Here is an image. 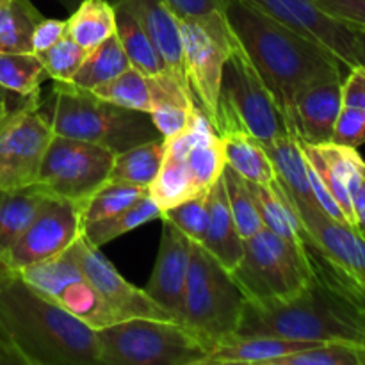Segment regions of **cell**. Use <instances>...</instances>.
<instances>
[{"mask_svg": "<svg viewBox=\"0 0 365 365\" xmlns=\"http://www.w3.org/2000/svg\"><path fill=\"white\" fill-rule=\"evenodd\" d=\"M225 9L235 39L273 95L285 121L292 100L302 89L342 75L344 64L330 50L246 0H227Z\"/></svg>", "mask_w": 365, "mask_h": 365, "instance_id": "1", "label": "cell"}, {"mask_svg": "<svg viewBox=\"0 0 365 365\" xmlns=\"http://www.w3.org/2000/svg\"><path fill=\"white\" fill-rule=\"evenodd\" d=\"M0 341L14 364L98 365L95 330L18 274L0 285Z\"/></svg>", "mask_w": 365, "mask_h": 365, "instance_id": "2", "label": "cell"}, {"mask_svg": "<svg viewBox=\"0 0 365 365\" xmlns=\"http://www.w3.org/2000/svg\"><path fill=\"white\" fill-rule=\"evenodd\" d=\"M364 328L365 310L362 307L314 277L312 284L291 299L245 302L235 335L355 344Z\"/></svg>", "mask_w": 365, "mask_h": 365, "instance_id": "3", "label": "cell"}, {"mask_svg": "<svg viewBox=\"0 0 365 365\" xmlns=\"http://www.w3.org/2000/svg\"><path fill=\"white\" fill-rule=\"evenodd\" d=\"M39 110L53 134L100 145L114 153L163 138L148 113L118 107L71 82H53Z\"/></svg>", "mask_w": 365, "mask_h": 365, "instance_id": "4", "label": "cell"}, {"mask_svg": "<svg viewBox=\"0 0 365 365\" xmlns=\"http://www.w3.org/2000/svg\"><path fill=\"white\" fill-rule=\"evenodd\" d=\"M98 365H203L209 342L175 319L134 317L95 330Z\"/></svg>", "mask_w": 365, "mask_h": 365, "instance_id": "5", "label": "cell"}, {"mask_svg": "<svg viewBox=\"0 0 365 365\" xmlns=\"http://www.w3.org/2000/svg\"><path fill=\"white\" fill-rule=\"evenodd\" d=\"M232 278L246 302H284L298 296L314 282L305 245H294L262 228L245 239V250Z\"/></svg>", "mask_w": 365, "mask_h": 365, "instance_id": "6", "label": "cell"}, {"mask_svg": "<svg viewBox=\"0 0 365 365\" xmlns=\"http://www.w3.org/2000/svg\"><path fill=\"white\" fill-rule=\"evenodd\" d=\"M289 200L302 220L314 277L365 310V239L349 225L331 220L319 207L294 202L291 196Z\"/></svg>", "mask_w": 365, "mask_h": 365, "instance_id": "7", "label": "cell"}, {"mask_svg": "<svg viewBox=\"0 0 365 365\" xmlns=\"http://www.w3.org/2000/svg\"><path fill=\"white\" fill-rule=\"evenodd\" d=\"M214 128L220 135L245 132L260 145L291 132L273 95L239 43L225 59Z\"/></svg>", "mask_w": 365, "mask_h": 365, "instance_id": "8", "label": "cell"}, {"mask_svg": "<svg viewBox=\"0 0 365 365\" xmlns=\"http://www.w3.org/2000/svg\"><path fill=\"white\" fill-rule=\"evenodd\" d=\"M245 302L232 274L192 242L180 323L205 339L212 349L221 341L234 337Z\"/></svg>", "mask_w": 365, "mask_h": 365, "instance_id": "9", "label": "cell"}, {"mask_svg": "<svg viewBox=\"0 0 365 365\" xmlns=\"http://www.w3.org/2000/svg\"><path fill=\"white\" fill-rule=\"evenodd\" d=\"M113 150L88 141L53 134L46 146L36 187L53 198H63L81 209L109 182Z\"/></svg>", "mask_w": 365, "mask_h": 365, "instance_id": "10", "label": "cell"}, {"mask_svg": "<svg viewBox=\"0 0 365 365\" xmlns=\"http://www.w3.org/2000/svg\"><path fill=\"white\" fill-rule=\"evenodd\" d=\"M39 93L0 118V192L36 184L53 130L39 110Z\"/></svg>", "mask_w": 365, "mask_h": 365, "instance_id": "11", "label": "cell"}, {"mask_svg": "<svg viewBox=\"0 0 365 365\" xmlns=\"http://www.w3.org/2000/svg\"><path fill=\"white\" fill-rule=\"evenodd\" d=\"M16 274L46 299L88 324L91 330H100L118 323L81 269L73 245L66 252L45 262L24 267Z\"/></svg>", "mask_w": 365, "mask_h": 365, "instance_id": "12", "label": "cell"}, {"mask_svg": "<svg viewBox=\"0 0 365 365\" xmlns=\"http://www.w3.org/2000/svg\"><path fill=\"white\" fill-rule=\"evenodd\" d=\"M82 235L81 210L75 203L50 196L31 227L9 250L6 262L18 273L66 252Z\"/></svg>", "mask_w": 365, "mask_h": 365, "instance_id": "13", "label": "cell"}, {"mask_svg": "<svg viewBox=\"0 0 365 365\" xmlns=\"http://www.w3.org/2000/svg\"><path fill=\"white\" fill-rule=\"evenodd\" d=\"M73 252L81 269L84 271L89 284L95 287L107 309L113 312L118 323L134 317H148V319H173L168 310L157 305L145 289L135 287L125 280L114 264L100 252V248L89 245L84 237L73 242ZM177 321V319H175Z\"/></svg>", "mask_w": 365, "mask_h": 365, "instance_id": "14", "label": "cell"}, {"mask_svg": "<svg viewBox=\"0 0 365 365\" xmlns=\"http://www.w3.org/2000/svg\"><path fill=\"white\" fill-rule=\"evenodd\" d=\"M292 31L330 50L346 68L356 66L355 34L349 25L324 13L314 0H246Z\"/></svg>", "mask_w": 365, "mask_h": 365, "instance_id": "15", "label": "cell"}, {"mask_svg": "<svg viewBox=\"0 0 365 365\" xmlns=\"http://www.w3.org/2000/svg\"><path fill=\"white\" fill-rule=\"evenodd\" d=\"M178 31H180L182 57H184V70L189 88L195 96L196 106L207 114L214 127L223 66L228 53L220 48L198 24L178 20Z\"/></svg>", "mask_w": 365, "mask_h": 365, "instance_id": "16", "label": "cell"}, {"mask_svg": "<svg viewBox=\"0 0 365 365\" xmlns=\"http://www.w3.org/2000/svg\"><path fill=\"white\" fill-rule=\"evenodd\" d=\"M342 75L323 78L294 96L287 127L299 141L310 145L330 143L342 106Z\"/></svg>", "mask_w": 365, "mask_h": 365, "instance_id": "17", "label": "cell"}, {"mask_svg": "<svg viewBox=\"0 0 365 365\" xmlns=\"http://www.w3.org/2000/svg\"><path fill=\"white\" fill-rule=\"evenodd\" d=\"M191 246L192 241H189L175 225L163 220V234H160L155 266L150 274L148 284L143 287L157 305L168 310L177 321L182 319V309H184Z\"/></svg>", "mask_w": 365, "mask_h": 365, "instance_id": "18", "label": "cell"}, {"mask_svg": "<svg viewBox=\"0 0 365 365\" xmlns=\"http://www.w3.org/2000/svg\"><path fill=\"white\" fill-rule=\"evenodd\" d=\"M299 146H302L305 160L310 164L314 173L319 177L324 187L341 207L349 227L355 228L353 191L359 185L365 170L362 155L356 152V148L337 145L334 141L323 143V145H310V143L299 141Z\"/></svg>", "mask_w": 365, "mask_h": 365, "instance_id": "19", "label": "cell"}, {"mask_svg": "<svg viewBox=\"0 0 365 365\" xmlns=\"http://www.w3.org/2000/svg\"><path fill=\"white\" fill-rule=\"evenodd\" d=\"M109 2L113 4L114 9H121L130 14L145 29L146 34L159 48L168 70L184 82H187L184 70V57H182L178 20L166 4V0H109Z\"/></svg>", "mask_w": 365, "mask_h": 365, "instance_id": "20", "label": "cell"}, {"mask_svg": "<svg viewBox=\"0 0 365 365\" xmlns=\"http://www.w3.org/2000/svg\"><path fill=\"white\" fill-rule=\"evenodd\" d=\"M150 118L164 139L173 138L189 123L196 102L187 82L170 70L150 75Z\"/></svg>", "mask_w": 365, "mask_h": 365, "instance_id": "21", "label": "cell"}, {"mask_svg": "<svg viewBox=\"0 0 365 365\" xmlns=\"http://www.w3.org/2000/svg\"><path fill=\"white\" fill-rule=\"evenodd\" d=\"M207 205H209V221H207L205 237L200 246L214 260H217L220 266L232 273L242 257L245 239L235 228L221 178L207 192Z\"/></svg>", "mask_w": 365, "mask_h": 365, "instance_id": "22", "label": "cell"}, {"mask_svg": "<svg viewBox=\"0 0 365 365\" xmlns=\"http://www.w3.org/2000/svg\"><path fill=\"white\" fill-rule=\"evenodd\" d=\"M319 342L289 341L277 337H234L221 341L207 355L203 365H273L274 360L316 346Z\"/></svg>", "mask_w": 365, "mask_h": 365, "instance_id": "23", "label": "cell"}, {"mask_svg": "<svg viewBox=\"0 0 365 365\" xmlns=\"http://www.w3.org/2000/svg\"><path fill=\"white\" fill-rule=\"evenodd\" d=\"M185 160L184 150L175 139H164V157L155 178L148 185V196L163 210L202 196Z\"/></svg>", "mask_w": 365, "mask_h": 365, "instance_id": "24", "label": "cell"}, {"mask_svg": "<svg viewBox=\"0 0 365 365\" xmlns=\"http://www.w3.org/2000/svg\"><path fill=\"white\" fill-rule=\"evenodd\" d=\"M264 150L269 155L273 163L274 173L278 182L284 187V191L291 196L294 202L307 203V205H316L312 185L309 180V170H307V160L303 157L302 146L298 138L292 132L280 135L274 141L262 145Z\"/></svg>", "mask_w": 365, "mask_h": 365, "instance_id": "25", "label": "cell"}, {"mask_svg": "<svg viewBox=\"0 0 365 365\" xmlns=\"http://www.w3.org/2000/svg\"><path fill=\"white\" fill-rule=\"evenodd\" d=\"M48 198L36 185L0 192V257L4 260Z\"/></svg>", "mask_w": 365, "mask_h": 365, "instance_id": "26", "label": "cell"}, {"mask_svg": "<svg viewBox=\"0 0 365 365\" xmlns=\"http://www.w3.org/2000/svg\"><path fill=\"white\" fill-rule=\"evenodd\" d=\"M248 184L250 191L255 198L264 228L274 232L294 245H305L302 220L292 207L289 196L285 195L278 178L271 185L253 184V182H248Z\"/></svg>", "mask_w": 365, "mask_h": 365, "instance_id": "27", "label": "cell"}, {"mask_svg": "<svg viewBox=\"0 0 365 365\" xmlns=\"http://www.w3.org/2000/svg\"><path fill=\"white\" fill-rule=\"evenodd\" d=\"M331 141L359 148L365 145V66L356 64L342 78V106Z\"/></svg>", "mask_w": 365, "mask_h": 365, "instance_id": "28", "label": "cell"}, {"mask_svg": "<svg viewBox=\"0 0 365 365\" xmlns=\"http://www.w3.org/2000/svg\"><path fill=\"white\" fill-rule=\"evenodd\" d=\"M227 166L237 171L245 180L271 185L277 180L273 163L257 139L245 132H228L221 135Z\"/></svg>", "mask_w": 365, "mask_h": 365, "instance_id": "29", "label": "cell"}, {"mask_svg": "<svg viewBox=\"0 0 365 365\" xmlns=\"http://www.w3.org/2000/svg\"><path fill=\"white\" fill-rule=\"evenodd\" d=\"M116 32V9L109 0H82L66 20V36L93 50Z\"/></svg>", "mask_w": 365, "mask_h": 365, "instance_id": "30", "label": "cell"}, {"mask_svg": "<svg viewBox=\"0 0 365 365\" xmlns=\"http://www.w3.org/2000/svg\"><path fill=\"white\" fill-rule=\"evenodd\" d=\"M164 157V138L141 143L114 155L109 182L148 187Z\"/></svg>", "mask_w": 365, "mask_h": 365, "instance_id": "31", "label": "cell"}, {"mask_svg": "<svg viewBox=\"0 0 365 365\" xmlns=\"http://www.w3.org/2000/svg\"><path fill=\"white\" fill-rule=\"evenodd\" d=\"M227 0H166L178 20L198 24L220 48L230 53L237 46L234 32L227 20Z\"/></svg>", "mask_w": 365, "mask_h": 365, "instance_id": "32", "label": "cell"}, {"mask_svg": "<svg viewBox=\"0 0 365 365\" xmlns=\"http://www.w3.org/2000/svg\"><path fill=\"white\" fill-rule=\"evenodd\" d=\"M155 217H160V209L148 195L143 196L139 202L120 212L113 214L103 220L93 221L82 227V237L95 248H102L107 242L121 237L123 234L135 230L143 225L150 223Z\"/></svg>", "mask_w": 365, "mask_h": 365, "instance_id": "33", "label": "cell"}, {"mask_svg": "<svg viewBox=\"0 0 365 365\" xmlns=\"http://www.w3.org/2000/svg\"><path fill=\"white\" fill-rule=\"evenodd\" d=\"M41 18L31 0H0V52H32V32Z\"/></svg>", "mask_w": 365, "mask_h": 365, "instance_id": "34", "label": "cell"}, {"mask_svg": "<svg viewBox=\"0 0 365 365\" xmlns=\"http://www.w3.org/2000/svg\"><path fill=\"white\" fill-rule=\"evenodd\" d=\"M114 34L120 39L132 68L145 73L146 77L168 70L159 48L150 39L145 29L130 14L121 9H116V32Z\"/></svg>", "mask_w": 365, "mask_h": 365, "instance_id": "35", "label": "cell"}, {"mask_svg": "<svg viewBox=\"0 0 365 365\" xmlns=\"http://www.w3.org/2000/svg\"><path fill=\"white\" fill-rule=\"evenodd\" d=\"M127 68H130L127 53H125L118 36L113 34L98 46L89 50L86 61L78 68L75 77L71 78V84L82 89H93L118 77Z\"/></svg>", "mask_w": 365, "mask_h": 365, "instance_id": "36", "label": "cell"}, {"mask_svg": "<svg viewBox=\"0 0 365 365\" xmlns=\"http://www.w3.org/2000/svg\"><path fill=\"white\" fill-rule=\"evenodd\" d=\"M48 78L39 56L32 52H0V86L18 96L38 95Z\"/></svg>", "mask_w": 365, "mask_h": 365, "instance_id": "37", "label": "cell"}, {"mask_svg": "<svg viewBox=\"0 0 365 365\" xmlns=\"http://www.w3.org/2000/svg\"><path fill=\"white\" fill-rule=\"evenodd\" d=\"M100 100L118 107L150 114V84L148 77L135 68H127L123 73L96 88L89 89Z\"/></svg>", "mask_w": 365, "mask_h": 365, "instance_id": "38", "label": "cell"}, {"mask_svg": "<svg viewBox=\"0 0 365 365\" xmlns=\"http://www.w3.org/2000/svg\"><path fill=\"white\" fill-rule=\"evenodd\" d=\"M225 192L228 198V207H230L232 217H234L235 228L242 239H248L255 235L264 228L262 220H260L259 209H257L255 198L250 191L248 180L241 177L237 171L232 170L230 166H225L223 175Z\"/></svg>", "mask_w": 365, "mask_h": 365, "instance_id": "39", "label": "cell"}, {"mask_svg": "<svg viewBox=\"0 0 365 365\" xmlns=\"http://www.w3.org/2000/svg\"><path fill=\"white\" fill-rule=\"evenodd\" d=\"M146 195H148V187L107 182L103 187H100L98 191L78 209L81 210L82 227L88 223H93V221L113 216V214L134 205L135 202H139V200Z\"/></svg>", "mask_w": 365, "mask_h": 365, "instance_id": "40", "label": "cell"}, {"mask_svg": "<svg viewBox=\"0 0 365 365\" xmlns=\"http://www.w3.org/2000/svg\"><path fill=\"white\" fill-rule=\"evenodd\" d=\"M273 365H360V356L353 342L330 341L282 356Z\"/></svg>", "mask_w": 365, "mask_h": 365, "instance_id": "41", "label": "cell"}, {"mask_svg": "<svg viewBox=\"0 0 365 365\" xmlns=\"http://www.w3.org/2000/svg\"><path fill=\"white\" fill-rule=\"evenodd\" d=\"M89 50L82 48L78 43L64 36L59 43L46 50L45 53H39L43 66H45L48 78L53 82H71L78 68L88 57Z\"/></svg>", "mask_w": 365, "mask_h": 365, "instance_id": "42", "label": "cell"}, {"mask_svg": "<svg viewBox=\"0 0 365 365\" xmlns=\"http://www.w3.org/2000/svg\"><path fill=\"white\" fill-rule=\"evenodd\" d=\"M209 192V191H207ZM207 192L196 198L187 200L177 207L163 210L160 220L170 221L178 228L189 241L202 245L205 237L207 221H209V205H207Z\"/></svg>", "mask_w": 365, "mask_h": 365, "instance_id": "43", "label": "cell"}, {"mask_svg": "<svg viewBox=\"0 0 365 365\" xmlns=\"http://www.w3.org/2000/svg\"><path fill=\"white\" fill-rule=\"evenodd\" d=\"M324 13L349 27L365 29V0H314Z\"/></svg>", "mask_w": 365, "mask_h": 365, "instance_id": "44", "label": "cell"}, {"mask_svg": "<svg viewBox=\"0 0 365 365\" xmlns=\"http://www.w3.org/2000/svg\"><path fill=\"white\" fill-rule=\"evenodd\" d=\"M64 36H66V20L43 16L32 32V53H36V56L45 53L56 43H59Z\"/></svg>", "mask_w": 365, "mask_h": 365, "instance_id": "45", "label": "cell"}, {"mask_svg": "<svg viewBox=\"0 0 365 365\" xmlns=\"http://www.w3.org/2000/svg\"><path fill=\"white\" fill-rule=\"evenodd\" d=\"M353 212H355V228L365 239V170L359 185L353 191Z\"/></svg>", "mask_w": 365, "mask_h": 365, "instance_id": "46", "label": "cell"}, {"mask_svg": "<svg viewBox=\"0 0 365 365\" xmlns=\"http://www.w3.org/2000/svg\"><path fill=\"white\" fill-rule=\"evenodd\" d=\"M21 98H25V96L14 95V93H11L9 89L0 86V118L6 116V114L16 106V103H20Z\"/></svg>", "mask_w": 365, "mask_h": 365, "instance_id": "47", "label": "cell"}, {"mask_svg": "<svg viewBox=\"0 0 365 365\" xmlns=\"http://www.w3.org/2000/svg\"><path fill=\"white\" fill-rule=\"evenodd\" d=\"M355 34V53L356 64L365 66V29L364 27H351Z\"/></svg>", "mask_w": 365, "mask_h": 365, "instance_id": "48", "label": "cell"}, {"mask_svg": "<svg viewBox=\"0 0 365 365\" xmlns=\"http://www.w3.org/2000/svg\"><path fill=\"white\" fill-rule=\"evenodd\" d=\"M14 277H16V273H14V271L9 267V264L0 257V285L7 284V282Z\"/></svg>", "mask_w": 365, "mask_h": 365, "instance_id": "49", "label": "cell"}, {"mask_svg": "<svg viewBox=\"0 0 365 365\" xmlns=\"http://www.w3.org/2000/svg\"><path fill=\"white\" fill-rule=\"evenodd\" d=\"M355 346H356V351H359V356H360V365H365V328L360 331V337H359V341L355 342Z\"/></svg>", "mask_w": 365, "mask_h": 365, "instance_id": "50", "label": "cell"}, {"mask_svg": "<svg viewBox=\"0 0 365 365\" xmlns=\"http://www.w3.org/2000/svg\"><path fill=\"white\" fill-rule=\"evenodd\" d=\"M0 364H14L13 359H11V355L7 353L6 346L2 344V341H0Z\"/></svg>", "mask_w": 365, "mask_h": 365, "instance_id": "51", "label": "cell"}, {"mask_svg": "<svg viewBox=\"0 0 365 365\" xmlns=\"http://www.w3.org/2000/svg\"><path fill=\"white\" fill-rule=\"evenodd\" d=\"M57 2H59L61 6L64 7V9H70V11H73L75 7H77L78 4L82 2V0H57Z\"/></svg>", "mask_w": 365, "mask_h": 365, "instance_id": "52", "label": "cell"}]
</instances>
